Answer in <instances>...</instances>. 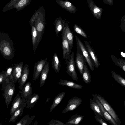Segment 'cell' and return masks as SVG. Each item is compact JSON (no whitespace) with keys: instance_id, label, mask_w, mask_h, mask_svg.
I'll list each match as a JSON object with an SVG mask.
<instances>
[{"instance_id":"36","label":"cell","mask_w":125,"mask_h":125,"mask_svg":"<svg viewBox=\"0 0 125 125\" xmlns=\"http://www.w3.org/2000/svg\"><path fill=\"white\" fill-rule=\"evenodd\" d=\"M12 70L13 67L11 66L8 68L7 70H6L5 74L7 77L6 78L10 79H13L12 75Z\"/></svg>"},{"instance_id":"6","label":"cell","mask_w":125,"mask_h":125,"mask_svg":"<svg viewBox=\"0 0 125 125\" xmlns=\"http://www.w3.org/2000/svg\"><path fill=\"white\" fill-rule=\"evenodd\" d=\"M65 60L67 73L73 80L77 81L78 77L75 70L76 65L74 52H73L70 56Z\"/></svg>"},{"instance_id":"30","label":"cell","mask_w":125,"mask_h":125,"mask_svg":"<svg viewBox=\"0 0 125 125\" xmlns=\"http://www.w3.org/2000/svg\"><path fill=\"white\" fill-rule=\"evenodd\" d=\"M90 105L91 108L94 112L95 114H99L102 118L104 119L101 110L98 104L94 100L90 99Z\"/></svg>"},{"instance_id":"21","label":"cell","mask_w":125,"mask_h":125,"mask_svg":"<svg viewBox=\"0 0 125 125\" xmlns=\"http://www.w3.org/2000/svg\"><path fill=\"white\" fill-rule=\"evenodd\" d=\"M49 71V64L47 62L40 73L39 82L40 87L43 86L44 84Z\"/></svg>"},{"instance_id":"10","label":"cell","mask_w":125,"mask_h":125,"mask_svg":"<svg viewBox=\"0 0 125 125\" xmlns=\"http://www.w3.org/2000/svg\"><path fill=\"white\" fill-rule=\"evenodd\" d=\"M47 59H41L34 64V73L33 74V82L38 79L43 68L47 62Z\"/></svg>"},{"instance_id":"17","label":"cell","mask_w":125,"mask_h":125,"mask_svg":"<svg viewBox=\"0 0 125 125\" xmlns=\"http://www.w3.org/2000/svg\"><path fill=\"white\" fill-rule=\"evenodd\" d=\"M56 1L59 5L70 13H74L77 11L75 6L68 1L56 0Z\"/></svg>"},{"instance_id":"35","label":"cell","mask_w":125,"mask_h":125,"mask_svg":"<svg viewBox=\"0 0 125 125\" xmlns=\"http://www.w3.org/2000/svg\"><path fill=\"white\" fill-rule=\"evenodd\" d=\"M73 28L74 31L76 33L85 38H86L88 37L86 33L80 26L75 24L74 25Z\"/></svg>"},{"instance_id":"33","label":"cell","mask_w":125,"mask_h":125,"mask_svg":"<svg viewBox=\"0 0 125 125\" xmlns=\"http://www.w3.org/2000/svg\"><path fill=\"white\" fill-rule=\"evenodd\" d=\"M52 65V67L55 72L58 73L60 69L61 66L59 59L56 53H55L53 56Z\"/></svg>"},{"instance_id":"4","label":"cell","mask_w":125,"mask_h":125,"mask_svg":"<svg viewBox=\"0 0 125 125\" xmlns=\"http://www.w3.org/2000/svg\"><path fill=\"white\" fill-rule=\"evenodd\" d=\"M94 98L98 99L104 108L109 113L117 123L120 125L121 122L115 111L110 104L102 96L96 94H93Z\"/></svg>"},{"instance_id":"27","label":"cell","mask_w":125,"mask_h":125,"mask_svg":"<svg viewBox=\"0 0 125 125\" xmlns=\"http://www.w3.org/2000/svg\"><path fill=\"white\" fill-rule=\"evenodd\" d=\"M31 27V36L32 44L34 54H35V51L38 46L37 44V32L36 31L35 24L33 23Z\"/></svg>"},{"instance_id":"19","label":"cell","mask_w":125,"mask_h":125,"mask_svg":"<svg viewBox=\"0 0 125 125\" xmlns=\"http://www.w3.org/2000/svg\"><path fill=\"white\" fill-rule=\"evenodd\" d=\"M64 27L69 44V51L70 53L73 46V34L71 31L68 24L65 22L64 23Z\"/></svg>"},{"instance_id":"22","label":"cell","mask_w":125,"mask_h":125,"mask_svg":"<svg viewBox=\"0 0 125 125\" xmlns=\"http://www.w3.org/2000/svg\"><path fill=\"white\" fill-rule=\"evenodd\" d=\"M22 102L21 98L18 94L14 99L12 104V106L10 112L11 116L15 111L20 107Z\"/></svg>"},{"instance_id":"37","label":"cell","mask_w":125,"mask_h":125,"mask_svg":"<svg viewBox=\"0 0 125 125\" xmlns=\"http://www.w3.org/2000/svg\"><path fill=\"white\" fill-rule=\"evenodd\" d=\"M95 114V118L97 122L100 123L101 125H108V124L102 118L99 114L96 113Z\"/></svg>"},{"instance_id":"18","label":"cell","mask_w":125,"mask_h":125,"mask_svg":"<svg viewBox=\"0 0 125 125\" xmlns=\"http://www.w3.org/2000/svg\"><path fill=\"white\" fill-rule=\"evenodd\" d=\"M94 100L98 104L104 117V119L108 121L113 125H117L116 122L113 118L110 115L104 108L99 101L97 99H94Z\"/></svg>"},{"instance_id":"13","label":"cell","mask_w":125,"mask_h":125,"mask_svg":"<svg viewBox=\"0 0 125 125\" xmlns=\"http://www.w3.org/2000/svg\"><path fill=\"white\" fill-rule=\"evenodd\" d=\"M29 73L28 65L27 64H25L23 66L21 76L18 81L19 85L18 87L20 90H22L28 78Z\"/></svg>"},{"instance_id":"1","label":"cell","mask_w":125,"mask_h":125,"mask_svg":"<svg viewBox=\"0 0 125 125\" xmlns=\"http://www.w3.org/2000/svg\"><path fill=\"white\" fill-rule=\"evenodd\" d=\"M45 15V9L42 6L32 15L29 21L31 27L33 23H35L37 32L38 45L44 32L46 23Z\"/></svg>"},{"instance_id":"32","label":"cell","mask_w":125,"mask_h":125,"mask_svg":"<svg viewBox=\"0 0 125 125\" xmlns=\"http://www.w3.org/2000/svg\"><path fill=\"white\" fill-rule=\"evenodd\" d=\"M35 116V115H34L30 117L29 114L26 115L17 122L16 125H29L31 123Z\"/></svg>"},{"instance_id":"11","label":"cell","mask_w":125,"mask_h":125,"mask_svg":"<svg viewBox=\"0 0 125 125\" xmlns=\"http://www.w3.org/2000/svg\"><path fill=\"white\" fill-rule=\"evenodd\" d=\"M62 37V44L63 49V59H66L70 56L69 45L67 38L65 29L64 26L61 31Z\"/></svg>"},{"instance_id":"24","label":"cell","mask_w":125,"mask_h":125,"mask_svg":"<svg viewBox=\"0 0 125 125\" xmlns=\"http://www.w3.org/2000/svg\"><path fill=\"white\" fill-rule=\"evenodd\" d=\"M65 21L61 17H57L54 21L55 31L57 37H58L59 33L61 32L63 28Z\"/></svg>"},{"instance_id":"2","label":"cell","mask_w":125,"mask_h":125,"mask_svg":"<svg viewBox=\"0 0 125 125\" xmlns=\"http://www.w3.org/2000/svg\"><path fill=\"white\" fill-rule=\"evenodd\" d=\"M13 43L8 34L0 32V52L3 58L12 59L14 57Z\"/></svg>"},{"instance_id":"20","label":"cell","mask_w":125,"mask_h":125,"mask_svg":"<svg viewBox=\"0 0 125 125\" xmlns=\"http://www.w3.org/2000/svg\"><path fill=\"white\" fill-rule=\"evenodd\" d=\"M39 95L34 93L27 99L25 101V107L30 109L32 108L39 99Z\"/></svg>"},{"instance_id":"29","label":"cell","mask_w":125,"mask_h":125,"mask_svg":"<svg viewBox=\"0 0 125 125\" xmlns=\"http://www.w3.org/2000/svg\"><path fill=\"white\" fill-rule=\"evenodd\" d=\"M25 107L24 104L21 103L20 107L15 111L13 115L11 116L9 121V122H14L19 115L21 116Z\"/></svg>"},{"instance_id":"43","label":"cell","mask_w":125,"mask_h":125,"mask_svg":"<svg viewBox=\"0 0 125 125\" xmlns=\"http://www.w3.org/2000/svg\"><path fill=\"white\" fill-rule=\"evenodd\" d=\"M0 125H1V124H0Z\"/></svg>"},{"instance_id":"16","label":"cell","mask_w":125,"mask_h":125,"mask_svg":"<svg viewBox=\"0 0 125 125\" xmlns=\"http://www.w3.org/2000/svg\"><path fill=\"white\" fill-rule=\"evenodd\" d=\"M23 64V62L16 64L13 67L12 72L13 79L15 82H16L20 78L22 73Z\"/></svg>"},{"instance_id":"12","label":"cell","mask_w":125,"mask_h":125,"mask_svg":"<svg viewBox=\"0 0 125 125\" xmlns=\"http://www.w3.org/2000/svg\"><path fill=\"white\" fill-rule=\"evenodd\" d=\"M90 10L94 17L97 19L101 18L103 9L97 6L92 0H87Z\"/></svg>"},{"instance_id":"39","label":"cell","mask_w":125,"mask_h":125,"mask_svg":"<svg viewBox=\"0 0 125 125\" xmlns=\"http://www.w3.org/2000/svg\"><path fill=\"white\" fill-rule=\"evenodd\" d=\"M6 71H3L0 73V84H1L2 82L6 78Z\"/></svg>"},{"instance_id":"3","label":"cell","mask_w":125,"mask_h":125,"mask_svg":"<svg viewBox=\"0 0 125 125\" xmlns=\"http://www.w3.org/2000/svg\"><path fill=\"white\" fill-rule=\"evenodd\" d=\"M14 83L13 79L6 78L1 83V90L3 91L2 95L4 98L7 108L13 100V96L15 89Z\"/></svg>"},{"instance_id":"26","label":"cell","mask_w":125,"mask_h":125,"mask_svg":"<svg viewBox=\"0 0 125 125\" xmlns=\"http://www.w3.org/2000/svg\"><path fill=\"white\" fill-rule=\"evenodd\" d=\"M65 93L64 92H62L56 96L50 109V112H51L60 103L65 96Z\"/></svg>"},{"instance_id":"34","label":"cell","mask_w":125,"mask_h":125,"mask_svg":"<svg viewBox=\"0 0 125 125\" xmlns=\"http://www.w3.org/2000/svg\"><path fill=\"white\" fill-rule=\"evenodd\" d=\"M112 76L113 79L119 84L125 88V79L120 75L117 74L115 72H111Z\"/></svg>"},{"instance_id":"31","label":"cell","mask_w":125,"mask_h":125,"mask_svg":"<svg viewBox=\"0 0 125 125\" xmlns=\"http://www.w3.org/2000/svg\"><path fill=\"white\" fill-rule=\"evenodd\" d=\"M110 56L114 64L125 72V61L121 58L118 59L112 54H111Z\"/></svg>"},{"instance_id":"41","label":"cell","mask_w":125,"mask_h":125,"mask_svg":"<svg viewBox=\"0 0 125 125\" xmlns=\"http://www.w3.org/2000/svg\"><path fill=\"white\" fill-rule=\"evenodd\" d=\"M104 2L106 4L112 6L113 4V0H103Z\"/></svg>"},{"instance_id":"40","label":"cell","mask_w":125,"mask_h":125,"mask_svg":"<svg viewBox=\"0 0 125 125\" xmlns=\"http://www.w3.org/2000/svg\"><path fill=\"white\" fill-rule=\"evenodd\" d=\"M121 29L122 31L124 32H125V16L122 18L121 21Z\"/></svg>"},{"instance_id":"7","label":"cell","mask_w":125,"mask_h":125,"mask_svg":"<svg viewBox=\"0 0 125 125\" xmlns=\"http://www.w3.org/2000/svg\"><path fill=\"white\" fill-rule=\"evenodd\" d=\"M75 38L76 43L79 46L86 62L91 70L93 71L94 70V63L90 57L85 46L77 36H75Z\"/></svg>"},{"instance_id":"15","label":"cell","mask_w":125,"mask_h":125,"mask_svg":"<svg viewBox=\"0 0 125 125\" xmlns=\"http://www.w3.org/2000/svg\"><path fill=\"white\" fill-rule=\"evenodd\" d=\"M84 42L86 49L94 62V67L96 68H98L100 65V63L96 53L93 48L87 41H84Z\"/></svg>"},{"instance_id":"8","label":"cell","mask_w":125,"mask_h":125,"mask_svg":"<svg viewBox=\"0 0 125 125\" xmlns=\"http://www.w3.org/2000/svg\"><path fill=\"white\" fill-rule=\"evenodd\" d=\"M76 53L75 61V65L80 74L82 75L84 69L85 59L83 56L80 47L76 44Z\"/></svg>"},{"instance_id":"14","label":"cell","mask_w":125,"mask_h":125,"mask_svg":"<svg viewBox=\"0 0 125 125\" xmlns=\"http://www.w3.org/2000/svg\"><path fill=\"white\" fill-rule=\"evenodd\" d=\"M32 92L31 83L29 82L27 83L24 85L21 94L22 104H25V100L32 94Z\"/></svg>"},{"instance_id":"9","label":"cell","mask_w":125,"mask_h":125,"mask_svg":"<svg viewBox=\"0 0 125 125\" xmlns=\"http://www.w3.org/2000/svg\"><path fill=\"white\" fill-rule=\"evenodd\" d=\"M82 100L80 98L75 96L71 98L68 101L66 106L62 112V113L73 110L77 108L81 104Z\"/></svg>"},{"instance_id":"42","label":"cell","mask_w":125,"mask_h":125,"mask_svg":"<svg viewBox=\"0 0 125 125\" xmlns=\"http://www.w3.org/2000/svg\"><path fill=\"white\" fill-rule=\"evenodd\" d=\"M125 101H124V105L125 107Z\"/></svg>"},{"instance_id":"28","label":"cell","mask_w":125,"mask_h":125,"mask_svg":"<svg viewBox=\"0 0 125 125\" xmlns=\"http://www.w3.org/2000/svg\"><path fill=\"white\" fill-rule=\"evenodd\" d=\"M83 81L86 84H89L91 81V75L88 68L86 64V61H85L84 69L82 75Z\"/></svg>"},{"instance_id":"23","label":"cell","mask_w":125,"mask_h":125,"mask_svg":"<svg viewBox=\"0 0 125 125\" xmlns=\"http://www.w3.org/2000/svg\"><path fill=\"white\" fill-rule=\"evenodd\" d=\"M58 84L61 86H67L71 88L77 89H81L83 87L82 85L77 84L73 81L67 80L60 79Z\"/></svg>"},{"instance_id":"5","label":"cell","mask_w":125,"mask_h":125,"mask_svg":"<svg viewBox=\"0 0 125 125\" xmlns=\"http://www.w3.org/2000/svg\"><path fill=\"white\" fill-rule=\"evenodd\" d=\"M32 0H11L3 8L2 11L5 12L9 10L15 8L17 11L22 10L29 5Z\"/></svg>"},{"instance_id":"25","label":"cell","mask_w":125,"mask_h":125,"mask_svg":"<svg viewBox=\"0 0 125 125\" xmlns=\"http://www.w3.org/2000/svg\"><path fill=\"white\" fill-rule=\"evenodd\" d=\"M84 116L77 114L72 115L65 124V125H78L83 120Z\"/></svg>"},{"instance_id":"38","label":"cell","mask_w":125,"mask_h":125,"mask_svg":"<svg viewBox=\"0 0 125 125\" xmlns=\"http://www.w3.org/2000/svg\"><path fill=\"white\" fill-rule=\"evenodd\" d=\"M48 124L50 125H65V124L59 120L52 119L48 123Z\"/></svg>"}]
</instances>
